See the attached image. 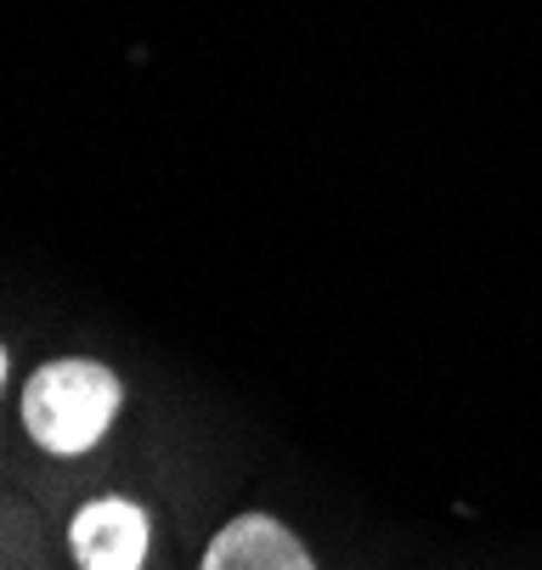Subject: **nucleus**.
<instances>
[{
	"mask_svg": "<svg viewBox=\"0 0 542 570\" xmlns=\"http://www.w3.org/2000/svg\"><path fill=\"white\" fill-rule=\"evenodd\" d=\"M125 384L114 367L86 356L40 362L23 384V430L51 458H86L119 419Z\"/></svg>",
	"mask_w": 542,
	"mask_h": 570,
	"instance_id": "nucleus-1",
	"label": "nucleus"
},
{
	"mask_svg": "<svg viewBox=\"0 0 542 570\" xmlns=\"http://www.w3.org/2000/svg\"><path fill=\"white\" fill-rule=\"evenodd\" d=\"M152 525L130 498H91L68 520V548L80 570H141Z\"/></svg>",
	"mask_w": 542,
	"mask_h": 570,
	"instance_id": "nucleus-2",
	"label": "nucleus"
},
{
	"mask_svg": "<svg viewBox=\"0 0 542 570\" xmlns=\"http://www.w3.org/2000/svg\"><path fill=\"white\" fill-rule=\"evenodd\" d=\"M198 570H317V559L277 514H238L215 531Z\"/></svg>",
	"mask_w": 542,
	"mask_h": 570,
	"instance_id": "nucleus-3",
	"label": "nucleus"
},
{
	"mask_svg": "<svg viewBox=\"0 0 542 570\" xmlns=\"http://www.w3.org/2000/svg\"><path fill=\"white\" fill-rule=\"evenodd\" d=\"M0 384H7V345H0Z\"/></svg>",
	"mask_w": 542,
	"mask_h": 570,
	"instance_id": "nucleus-4",
	"label": "nucleus"
}]
</instances>
